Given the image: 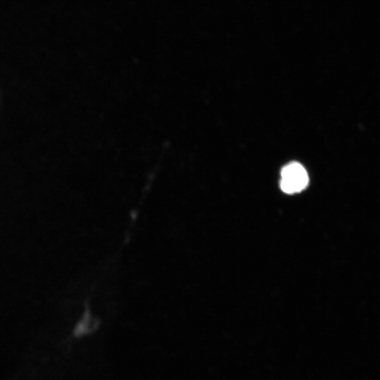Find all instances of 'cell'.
Segmentation results:
<instances>
[{
    "label": "cell",
    "instance_id": "obj_1",
    "mask_svg": "<svg viewBox=\"0 0 380 380\" xmlns=\"http://www.w3.org/2000/svg\"><path fill=\"white\" fill-rule=\"evenodd\" d=\"M308 184V173L300 164L291 163L283 167L280 179V186L283 191L287 194L300 192Z\"/></svg>",
    "mask_w": 380,
    "mask_h": 380
}]
</instances>
